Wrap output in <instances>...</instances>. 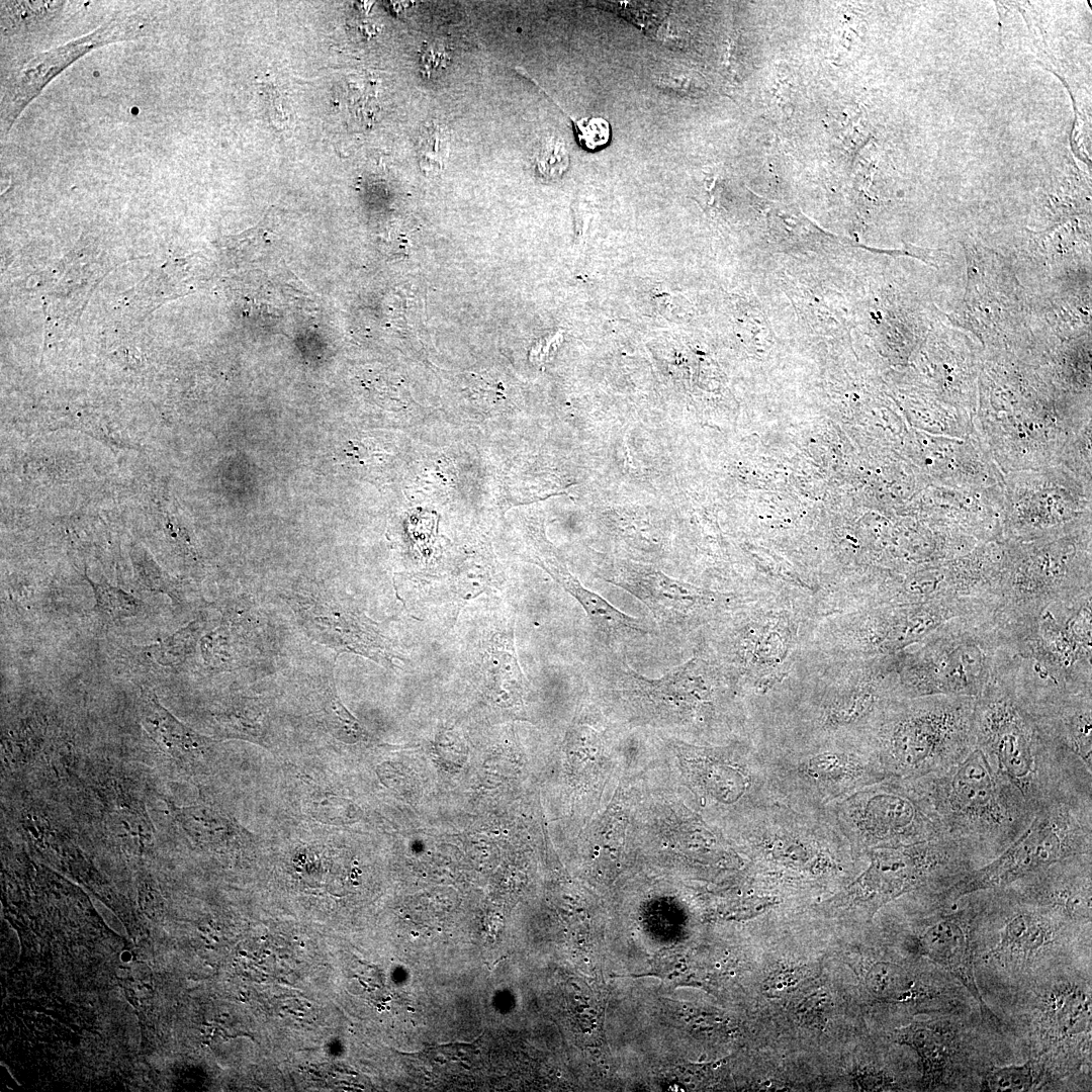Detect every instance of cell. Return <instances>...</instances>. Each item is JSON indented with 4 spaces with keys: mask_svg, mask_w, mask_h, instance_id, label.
I'll list each match as a JSON object with an SVG mask.
<instances>
[{
    "mask_svg": "<svg viewBox=\"0 0 1092 1092\" xmlns=\"http://www.w3.org/2000/svg\"><path fill=\"white\" fill-rule=\"evenodd\" d=\"M153 21L143 14L115 18L83 37L34 57L14 81L8 106V127L46 84L74 60L94 48L143 34L151 28Z\"/></svg>",
    "mask_w": 1092,
    "mask_h": 1092,
    "instance_id": "52a82bcc",
    "label": "cell"
},
{
    "mask_svg": "<svg viewBox=\"0 0 1092 1092\" xmlns=\"http://www.w3.org/2000/svg\"><path fill=\"white\" fill-rule=\"evenodd\" d=\"M95 598L93 612L105 622L120 621L143 613L147 605L125 590L87 577Z\"/></svg>",
    "mask_w": 1092,
    "mask_h": 1092,
    "instance_id": "2e32d148",
    "label": "cell"
},
{
    "mask_svg": "<svg viewBox=\"0 0 1092 1092\" xmlns=\"http://www.w3.org/2000/svg\"><path fill=\"white\" fill-rule=\"evenodd\" d=\"M533 164L541 178H560L569 166V155L564 142L556 136L545 138L538 146Z\"/></svg>",
    "mask_w": 1092,
    "mask_h": 1092,
    "instance_id": "d6986e66",
    "label": "cell"
},
{
    "mask_svg": "<svg viewBox=\"0 0 1092 1092\" xmlns=\"http://www.w3.org/2000/svg\"><path fill=\"white\" fill-rule=\"evenodd\" d=\"M445 128L436 123L426 126L419 142L418 155L423 170L435 173L444 166L448 152Z\"/></svg>",
    "mask_w": 1092,
    "mask_h": 1092,
    "instance_id": "ffe728a7",
    "label": "cell"
},
{
    "mask_svg": "<svg viewBox=\"0 0 1092 1092\" xmlns=\"http://www.w3.org/2000/svg\"><path fill=\"white\" fill-rule=\"evenodd\" d=\"M535 557L538 563L584 609L590 621L609 635L622 638L643 637L648 632L641 626L640 620L622 613L600 595L584 587L565 565L558 559L553 549L540 545Z\"/></svg>",
    "mask_w": 1092,
    "mask_h": 1092,
    "instance_id": "30bf717a",
    "label": "cell"
},
{
    "mask_svg": "<svg viewBox=\"0 0 1092 1092\" xmlns=\"http://www.w3.org/2000/svg\"><path fill=\"white\" fill-rule=\"evenodd\" d=\"M896 1040L918 1055L927 1084L940 1081L953 1053L952 1035L936 1023L914 1022L896 1031Z\"/></svg>",
    "mask_w": 1092,
    "mask_h": 1092,
    "instance_id": "4fadbf2b",
    "label": "cell"
},
{
    "mask_svg": "<svg viewBox=\"0 0 1092 1092\" xmlns=\"http://www.w3.org/2000/svg\"><path fill=\"white\" fill-rule=\"evenodd\" d=\"M943 836L963 843L985 864L1028 826L1033 813L978 746L956 764L917 780Z\"/></svg>",
    "mask_w": 1092,
    "mask_h": 1092,
    "instance_id": "7a4b0ae2",
    "label": "cell"
},
{
    "mask_svg": "<svg viewBox=\"0 0 1092 1092\" xmlns=\"http://www.w3.org/2000/svg\"><path fill=\"white\" fill-rule=\"evenodd\" d=\"M1037 1084L1032 1062L992 1068L985 1076L982 1089L991 1092L1030 1091Z\"/></svg>",
    "mask_w": 1092,
    "mask_h": 1092,
    "instance_id": "ac0fdd59",
    "label": "cell"
},
{
    "mask_svg": "<svg viewBox=\"0 0 1092 1092\" xmlns=\"http://www.w3.org/2000/svg\"><path fill=\"white\" fill-rule=\"evenodd\" d=\"M973 909L940 912L918 938L919 952L953 976L978 1003L982 1013L996 1018L983 999L975 976L971 940Z\"/></svg>",
    "mask_w": 1092,
    "mask_h": 1092,
    "instance_id": "ba28073f",
    "label": "cell"
},
{
    "mask_svg": "<svg viewBox=\"0 0 1092 1092\" xmlns=\"http://www.w3.org/2000/svg\"><path fill=\"white\" fill-rule=\"evenodd\" d=\"M1002 636L993 612L952 619L918 642L905 686L911 698H977L992 678Z\"/></svg>",
    "mask_w": 1092,
    "mask_h": 1092,
    "instance_id": "5b68a950",
    "label": "cell"
},
{
    "mask_svg": "<svg viewBox=\"0 0 1092 1092\" xmlns=\"http://www.w3.org/2000/svg\"><path fill=\"white\" fill-rule=\"evenodd\" d=\"M2 19L5 18L8 27L18 28L29 26L37 20L44 18L60 7V2L52 1H12L2 2Z\"/></svg>",
    "mask_w": 1092,
    "mask_h": 1092,
    "instance_id": "7402d4cb",
    "label": "cell"
},
{
    "mask_svg": "<svg viewBox=\"0 0 1092 1092\" xmlns=\"http://www.w3.org/2000/svg\"><path fill=\"white\" fill-rule=\"evenodd\" d=\"M1092 855V799H1060L1033 814L1028 826L999 855L935 891L942 899L1006 889L1050 868Z\"/></svg>",
    "mask_w": 1092,
    "mask_h": 1092,
    "instance_id": "3957f363",
    "label": "cell"
},
{
    "mask_svg": "<svg viewBox=\"0 0 1092 1092\" xmlns=\"http://www.w3.org/2000/svg\"><path fill=\"white\" fill-rule=\"evenodd\" d=\"M886 727L878 758L888 776L917 780L962 760L975 746L976 698H911Z\"/></svg>",
    "mask_w": 1092,
    "mask_h": 1092,
    "instance_id": "277c9868",
    "label": "cell"
},
{
    "mask_svg": "<svg viewBox=\"0 0 1092 1092\" xmlns=\"http://www.w3.org/2000/svg\"><path fill=\"white\" fill-rule=\"evenodd\" d=\"M192 644L193 631L189 626L150 645L148 652L157 663L164 666H171L185 659L192 649Z\"/></svg>",
    "mask_w": 1092,
    "mask_h": 1092,
    "instance_id": "44dd1931",
    "label": "cell"
},
{
    "mask_svg": "<svg viewBox=\"0 0 1092 1092\" xmlns=\"http://www.w3.org/2000/svg\"><path fill=\"white\" fill-rule=\"evenodd\" d=\"M1043 716L1063 746L1092 771V694L1073 697Z\"/></svg>",
    "mask_w": 1092,
    "mask_h": 1092,
    "instance_id": "7c38bea8",
    "label": "cell"
},
{
    "mask_svg": "<svg viewBox=\"0 0 1092 1092\" xmlns=\"http://www.w3.org/2000/svg\"><path fill=\"white\" fill-rule=\"evenodd\" d=\"M143 717L153 739L167 750L184 752L201 744V739L164 709L151 692L145 695Z\"/></svg>",
    "mask_w": 1092,
    "mask_h": 1092,
    "instance_id": "9a60e30c",
    "label": "cell"
},
{
    "mask_svg": "<svg viewBox=\"0 0 1092 1092\" xmlns=\"http://www.w3.org/2000/svg\"><path fill=\"white\" fill-rule=\"evenodd\" d=\"M138 580L143 590L150 594H164L172 600H181V590L175 579L166 575L154 565H140Z\"/></svg>",
    "mask_w": 1092,
    "mask_h": 1092,
    "instance_id": "603a6c76",
    "label": "cell"
},
{
    "mask_svg": "<svg viewBox=\"0 0 1092 1092\" xmlns=\"http://www.w3.org/2000/svg\"><path fill=\"white\" fill-rule=\"evenodd\" d=\"M975 745L1031 813L1060 799H1092V771L1053 733L1044 716L993 674L976 698Z\"/></svg>",
    "mask_w": 1092,
    "mask_h": 1092,
    "instance_id": "6da1fadb",
    "label": "cell"
},
{
    "mask_svg": "<svg viewBox=\"0 0 1092 1092\" xmlns=\"http://www.w3.org/2000/svg\"><path fill=\"white\" fill-rule=\"evenodd\" d=\"M1044 1019L1051 1033L1072 1038L1091 1029V999L1078 986H1061L1052 991L1044 1004Z\"/></svg>",
    "mask_w": 1092,
    "mask_h": 1092,
    "instance_id": "5bb4252c",
    "label": "cell"
},
{
    "mask_svg": "<svg viewBox=\"0 0 1092 1092\" xmlns=\"http://www.w3.org/2000/svg\"><path fill=\"white\" fill-rule=\"evenodd\" d=\"M1019 902L1018 910L1006 921L991 957L1004 961H1025L1045 947L1053 937L1052 912Z\"/></svg>",
    "mask_w": 1092,
    "mask_h": 1092,
    "instance_id": "8fae6325",
    "label": "cell"
},
{
    "mask_svg": "<svg viewBox=\"0 0 1092 1092\" xmlns=\"http://www.w3.org/2000/svg\"><path fill=\"white\" fill-rule=\"evenodd\" d=\"M438 50V48L430 47L427 48V50L423 54L422 60L424 62L426 71L429 73L437 71L439 70V67L444 66L443 61H445V54L443 51L435 58Z\"/></svg>",
    "mask_w": 1092,
    "mask_h": 1092,
    "instance_id": "cb8c5ba5",
    "label": "cell"
},
{
    "mask_svg": "<svg viewBox=\"0 0 1092 1092\" xmlns=\"http://www.w3.org/2000/svg\"><path fill=\"white\" fill-rule=\"evenodd\" d=\"M871 992L887 1000H904L913 997L914 981L897 965L877 963L867 976Z\"/></svg>",
    "mask_w": 1092,
    "mask_h": 1092,
    "instance_id": "e0dca14e",
    "label": "cell"
},
{
    "mask_svg": "<svg viewBox=\"0 0 1092 1092\" xmlns=\"http://www.w3.org/2000/svg\"><path fill=\"white\" fill-rule=\"evenodd\" d=\"M1091 590L1053 601L1029 616L997 622L1008 645L1034 657L1076 695L1092 694Z\"/></svg>",
    "mask_w": 1092,
    "mask_h": 1092,
    "instance_id": "8992f818",
    "label": "cell"
},
{
    "mask_svg": "<svg viewBox=\"0 0 1092 1092\" xmlns=\"http://www.w3.org/2000/svg\"><path fill=\"white\" fill-rule=\"evenodd\" d=\"M602 577L640 600L667 627L681 623L702 601L700 593L656 570L619 564Z\"/></svg>",
    "mask_w": 1092,
    "mask_h": 1092,
    "instance_id": "9c48e42d",
    "label": "cell"
}]
</instances>
